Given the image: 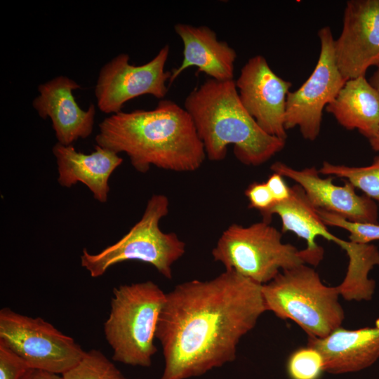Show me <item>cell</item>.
Returning a JSON list of instances; mask_svg holds the SVG:
<instances>
[{
    "label": "cell",
    "instance_id": "7402d4cb",
    "mask_svg": "<svg viewBox=\"0 0 379 379\" xmlns=\"http://www.w3.org/2000/svg\"><path fill=\"white\" fill-rule=\"evenodd\" d=\"M318 214L325 225L343 228L350 232V241L356 244H369L379 240V224L377 222H357L331 212L317 209Z\"/></svg>",
    "mask_w": 379,
    "mask_h": 379
},
{
    "label": "cell",
    "instance_id": "44dd1931",
    "mask_svg": "<svg viewBox=\"0 0 379 379\" xmlns=\"http://www.w3.org/2000/svg\"><path fill=\"white\" fill-rule=\"evenodd\" d=\"M324 365L321 353L307 345L291 353L286 369L291 379H319L324 371Z\"/></svg>",
    "mask_w": 379,
    "mask_h": 379
},
{
    "label": "cell",
    "instance_id": "6da1fadb",
    "mask_svg": "<svg viewBox=\"0 0 379 379\" xmlns=\"http://www.w3.org/2000/svg\"><path fill=\"white\" fill-rule=\"evenodd\" d=\"M266 311L262 285L232 270L177 285L166 293L155 331L165 361L160 379L199 376L234 361Z\"/></svg>",
    "mask_w": 379,
    "mask_h": 379
},
{
    "label": "cell",
    "instance_id": "ba28073f",
    "mask_svg": "<svg viewBox=\"0 0 379 379\" xmlns=\"http://www.w3.org/2000/svg\"><path fill=\"white\" fill-rule=\"evenodd\" d=\"M0 341L32 368L62 375L82 359L85 351L74 340L40 317L8 307L0 310Z\"/></svg>",
    "mask_w": 379,
    "mask_h": 379
},
{
    "label": "cell",
    "instance_id": "8fae6325",
    "mask_svg": "<svg viewBox=\"0 0 379 379\" xmlns=\"http://www.w3.org/2000/svg\"><path fill=\"white\" fill-rule=\"evenodd\" d=\"M235 84L242 105L259 126L286 140V104L292 84L275 74L260 55L248 60Z\"/></svg>",
    "mask_w": 379,
    "mask_h": 379
},
{
    "label": "cell",
    "instance_id": "9a60e30c",
    "mask_svg": "<svg viewBox=\"0 0 379 379\" xmlns=\"http://www.w3.org/2000/svg\"><path fill=\"white\" fill-rule=\"evenodd\" d=\"M174 30L183 44V58L180 66L171 71L168 86L191 67L217 81L234 80L237 52L226 41L219 40L213 29L205 25L177 23Z\"/></svg>",
    "mask_w": 379,
    "mask_h": 379
},
{
    "label": "cell",
    "instance_id": "ac0fdd59",
    "mask_svg": "<svg viewBox=\"0 0 379 379\" xmlns=\"http://www.w3.org/2000/svg\"><path fill=\"white\" fill-rule=\"evenodd\" d=\"M326 110L342 126L368 139L379 130V93L365 76L347 80Z\"/></svg>",
    "mask_w": 379,
    "mask_h": 379
},
{
    "label": "cell",
    "instance_id": "277c9868",
    "mask_svg": "<svg viewBox=\"0 0 379 379\" xmlns=\"http://www.w3.org/2000/svg\"><path fill=\"white\" fill-rule=\"evenodd\" d=\"M323 248L299 250L281 241V233L265 220L248 227L232 224L223 231L212 250L215 261L225 270L263 285L272 280L280 270L300 265H317L324 257Z\"/></svg>",
    "mask_w": 379,
    "mask_h": 379
},
{
    "label": "cell",
    "instance_id": "4316f807",
    "mask_svg": "<svg viewBox=\"0 0 379 379\" xmlns=\"http://www.w3.org/2000/svg\"><path fill=\"white\" fill-rule=\"evenodd\" d=\"M377 67L369 82L379 93V65Z\"/></svg>",
    "mask_w": 379,
    "mask_h": 379
},
{
    "label": "cell",
    "instance_id": "3957f363",
    "mask_svg": "<svg viewBox=\"0 0 379 379\" xmlns=\"http://www.w3.org/2000/svg\"><path fill=\"white\" fill-rule=\"evenodd\" d=\"M190 114L203 142L206 157L223 160L227 146L247 166L265 163L285 146L286 140L264 131L242 105L235 81L208 79L186 97Z\"/></svg>",
    "mask_w": 379,
    "mask_h": 379
},
{
    "label": "cell",
    "instance_id": "5bb4252c",
    "mask_svg": "<svg viewBox=\"0 0 379 379\" xmlns=\"http://www.w3.org/2000/svg\"><path fill=\"white\" fill-rule=\"evenodd\" d=\"M80 88L68 77L57 76L39 86V95L32 101L41 118L51 119L58 142L64 145L87 138L93 130L95 106L91 104L87 110L79 106L73 91Z\"/></svg>",
    "mask_w": 379,
    "mask_h": 379
},
{
    "label": "cell",
    "instance_id": "9c48e42d",
    "mask_svg": "<svg viewBox=\"0 0 379 379\" xmlns=\"http://www.w3.org/2000/svg\"><path fill=\"white\" fill-rule=\"evenodd\" d=\"M318 36L320 53L315 68L299 88L288 93L284 120L286 131L298 127L302 137L311 141L319 135L323 110L347 81L335 61L331 27L321 28Z\"/></svg>",
    "mask_w": 379,
    "mask_h": 379
},
{
    "label": "cell",
    "instance_id": "e0dca14e",
    "mask_svg": "<svg viewBox=\"0 0 379 379\" xmlns=\"http://www.w3.org/2000/svg\"><path fill=\"white\" fill-rule=\"evenodd\" d=\"M52 151L58 166V182L62 187L70 188L80 182L90 190L95 200L107 201L109 177L123 162L118 154L98 145L91 153L84 154L72 145L59 142Z\"/></svg>",
    "mask_w": 379,
    "mask_h": 379
},
{
    "label": "cell",
    "instance_id": "ffe728a7",
    "mask_svg": "<svg viewBox=\"0 0 379 379\" xmlns=\"http://www.w3.org/2000/svg\"><path fill=\"white\" fill-rule=\"evenodd\" d=\"M62 379H127L100 350L86 352L80 361L62 375Z\"/></svg>",
    "mask_w": 379,
    "mask_h": 379
},
{
    "label": "cell",
    "instance_id": "603a6c76",
    "mask_svg": "<svg viewBox=\"0 0 379 379\" xmlns=\"http://www.w3.org/2000/svg\"><path fill=\"white\" fill-rule=\"evenodd\" d=\"M29 368L22 357L0 341V379H22Z\"/></svg>",
    "mask_w": 379,
    "mask_h": 379
},
{
    "label": "cell",
    "instance_id": "cb8c5ba5",
    "mask_svg": "<svg viewBox=\"0 0 379 379\" xmlns=\"http://www.w3.org/2000/svg\"><path fill=\"white\" fill-rule=\"evenodd\" d=\"M245 195L249 200L248 207L258 210L262 215L276 204L266 182L250 184Z\"/></svg>",
    "mask_w": 379,
    "mask_h": 379
},
{
    "label": "cell",
    "instance_id": "d6986e66",
    "mask_svg": "<svg viewBox=\"0 0 379 379\" xmlns=\"http://www.w3.org/2000/svg\"><path fill=\"white\" fill-rule=\"evenodd\" d=\"M319 171L323 175L346 178L355 188H359L379 204V156L374 159L372 164L362 167L324 161Z\"/></svg>",
    "mask_w": 379,
    "mask_h": 379
},
{
    "label": "cell",
    "instance_id": "4fadbf2b",
    "mask_svg": "<svg viewBox=\"0 0 379 379\" xmlns=\"http://www.w3.org/2000/svg\"><path fill=\"white\" fill-rule=\"evenodd\" d=\"M270 168L298 183L315 208L336 213L352 222H377L378 206L374 200L366 195H358L350 182L336 185L333 182V177L321 178L314 166L297 170L277 161Z\"/></svg>",
    "mask_w": 379,
    "mask_h": 379
},
{
    "label": "cell",
    "instance_id": "2e32d148",
    "mask_svg": "<svg viewBox=\"0 0 379 379\" xmlns=\"http://www.w3.org/2000/svg\"><path fill=\"white\" fill-rule=\"evenodd\" d=\"M308 346L322 355L324 371L344 374L360 371L379 358V319L373 327H340L325 338L308 337Z\"/></svg>",
    "mask_w": 379,
    "mask_h": 379
},
{
    "label": "cell",
    "instance_id": "7a4b0ae2",
    "mask_svg": "<svg viewBox=\"0 0 379 379\" xmlns=\"http://www.w3.org/2000/svg\"><path fill=\"white\" fill-rule=\"evenodd\" d=\"M96 145L126 153L133 167L145 173L152 166L175 172L199 168L206 158L192 117L171 100L162 99L149 110L120 112L105 118L95 138Z\"/></svg>",
    "mask_w": 379,
    "mask_h": 379
},
{
    "label": "cell",
    "instance_id": "d4e9b609",
    "mask_svg": "<svg viewBox=\"0 0 379 379\" xmlns=\"http://www.w3.org/2000/svg\"><path fill=\"white\" fill-rule=\"evenodd\" d=\"M265 182L276 203L282 202L289 198L291 187L286 185L280 174L273 173Z\"/></svg>",
    "mask_w": 379,
    "mask_h": 379
},
{
    "label": "cell",
    "instance_id": "484cf974",
    "mask_svg": "<svg viewBox=\"0 0 379 379\" xmlns=\"http://www.w3.org/2000/svg\"><path fill=\"white\" fill-rule=\"evenodd\" d=\"M22 379H62V376L40 369L29 368Z\"/></svg>",
    "mask_w": 379,
    "mask_h": 379
},
{
    "label": "cell",
    "instance_id": "83f0119b",
    "mask_svg": "<svg viewBox=\"0 0 379 379\" xmlns=\"http://www.w3.org/2000/svg\"><path fill=\"white\" fill-rule=\"evenodd\" d=\"M368 140L372 149L379 152V130L375 135Z\"/></svg>",
    "mask_w": 379,
    "mask_h": 379
},
{
    "label": "cell",
    "instance_id": "7c38bea8",
    "mask_svg": "<svg viewBox=\"0 0 379 379\" xmlns=\"http://www.w3.org/2000/svg\"><path fill=\"white\" fill-rule=\"evenodd\" d=\"M334 53L338 69L347 80L365 76L369 67L379 65V0L346 3Z\"/></svg>",
    "mask_w": 379,
    "mask_h": 379
},
{
    "label": "cell",
    "instance_id": "30bf717a",
    "mask_svg": "<svg viewBox=\"0 0 379 379\" xmlns=\"http://www.w3.org/2000/svg\"><path fill=\"white\" fill-rule=\"evenodd\" d=\"M169 51V46L165 45L150 61L141 65H131L127 53H120L104 65L95 87L99 109L117 114L126 102L143 95L164 99L171 75V71L165 70Z\"/></svg>",
    "mask_w": 379,
    "mask_h": 379
},
{
    "label": "cell",
    "instance_id": "52a82bcc",
    "mask_svg": "<svg viewBox=\"0 0 379 379\" xmlns=\"http://www.w3.org/2000/svg\"><path fill=\"white\" fill-rule=\"evenodd\" d=\"M168 210V197L161 194H153L140 220L118 241L95 254L84 248L81 265L92 277H99L112 265L138 260L152 265L171 279L172 266L184 255L185 244L175 233L161 230L159 222L167 215Z\"/></svg>",
    "mask_w": 379,
    "mask_h": 379
},
{
    "label": "cell",
    "instance_id": "8992f818",
    "mask_svg": "<svg viewBox=\"0 0 379 379\" xmlns=\"http://www.w3.org/2000/svg\"><path fill=\"white\" fill-rule=\"evenodd\" d=\"M110 312L104 323L112 359L149 367L157 352L154 344L166 293L152 281L120 285L113 289Z\"/></svg>",
    "mask_w": 379,
    "mask_h": 379
},
{
    "label": "cell",
    "instance_id": "5b68a950",
    "mask_svg": "<svg viewBox=\"0 0 379 379\" xmlns=\"http://www.w3.org/2000/svg\"><path fill=\"white\" fill-rule=\"evenodd\" d=\"M267 311L296 323L309 338H325L341 327L345 312L338 286L325 285L317 272L300 265L262 285Z\"/></svg>",
    "mask_w": 379,
    "mask_h": 379
}]
</instances>
